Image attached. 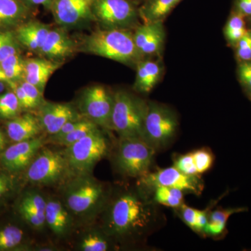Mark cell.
<instances>
[{
	"label": "cell",
	"instance_id": "1",
	"mask_svg": "<svg viewBox=\"0 0 251 251\" xmlns=\"http://www.w3.org/2000/svg\"><path fill=\"white\" fill-rule=\"evenodd\" d=\"M154 219L152 206L133 193L115 198L105 220V233L112 237H135L144 233Z\"/></svg>",
	"mask_w": 251,
	"mask_h": 251
},
{
	"label": "cell",
	"instance_id": "2",
	"mask_svg": "<svg viewBox=\"0 0 251 251\" xmlns=\"http://www.w3.org/2000/svg\"><path fill=\"white\" fill-rule=\"evenodd\" d=\"M83 51L136 67L145 59L137 49L133 32L128 29H104L94 31L84 41Z\"/></svg>",
	"mask_w": 251,
	"mask_h": 251
},
{
	"label": "cell",
	"instance_id": "3",
	"mask_svg": "<svg viewBox=\"0 0 251 251\" xmlns=\"http://www.w3.org/2000/svg\"><path fill=\"white\" fill-rule=\"evenodd\" d=\"M64 205L80 218H90L100 211L108 199L106 188L91 174L70 177L63 189Z\"/></svg>",
	"mask_w": 251,
	"mask_h": 251
},
{
	"label": "cell",
	"instance_id": "4",
	"mask_svg": "<svg viewBox=\"0 0 251 251\" xmlns=\"http://www.w3.org/2000/svg\"><path fill=\"white\" fill-rule=\"evenodd\" d=\"M148 103L146 100L126 91L114 94L112 129L123 138L144 140V122Z\"/></svg>",
	"mask_w": 251,
	"mask_h": 251
},
{
	"label": "cell",
	"instance_id": "5",
	"mask_svg": "<svg viewBox=\"0 0 251 251\" xmlns=\"http://www.w3.org/2000/svg\"><path fill=\"white\" fill-rule=\"evenodd\" d=\"M108 151V140L99 129L67 147L64 153L73 176L91 174L94 166Z\"/></svg>",
	"mask_w": 251,
	"mask_h": 251
},
{
	"label": "cell",
	"instance_id": "6",
	"mask_svg": "<svg viewBox=\"0 0 251 251\" xmlns=\"http://www.w3.org/2000/svg\"><path fill=\"white\" fill-rule=\"evenodd\" d=\"M179 122L174 111L167 105L150 101L144 122V140L153 148L169 143L176 134Z\"/></svg>",
	"mask_w": 251,
	"mask_h": 251
},
{
	"label": "cell",
	"instance_id": "7",
	"mask_svg": "<svg viewBox=\"0 0 251 251\" xmlns=\"http://www.w3.org/2000/svg\"><path fill=\"white\" fill-rule=\"evenodd\" d=\"M94 18L104 29L132 30L139 25V6L132 0H96Z\"/></svg>",
	"mask_w": 251,
	"mask_h": 251
},
{
	"label": "cell",
	"instance_id": "8",
	"mask_svg": "<svg viewBox=\"0 0 251 251\" xmlns=\"http://www.w3.org/2000/svg\"><path fill=\"white\" fill-rule=\"evenodd\" d=\"M154 148L139 138L120 137L117 151V166L130 177H142L148 174L152 163Z\"/></svg>",
	"mask_w": 251,
	"mask_h": 251
},
{
	"label": "cell",
	"instance_id": "9",
	"mask_svg": "<svg viewBox=\"0 0 251 251\" xmlns=\"http://www.w3.org/2000/svg\"><path fill=\"white\" fill-rule=\"evenodd\" d=\"M67 176L72 175L65 155L49 149L36 155L26 173L29 182L41 186L57 184Z\"/></svg>",
	"mask_w": 251,
	"mask_h": 251
},
{
	"label": "cell",
	"instance_id": "10",
	"mask_svg": "<svg viewBox=\"0 0 251 251\" xmlns=\"http://www.w3.org/2000/svg\"><path fill=\"white\" fill-rule=\"evenodd\" d=\"M114 94L102 85H93L84 90L79 108L85 118L103 128L112 129Z\"/></svg>",
	"mask_w": 251,
	"mask_h": 251
},
{
	"label": "cell",
	"instance_id": "11",
	"mask_svg": "<svg viewBox=\"0 0 251 251\" xmlns=\"http://www.w3.org/2000/svg\"><path fill=\"white\" fill-rule=\"evenodd\" d=\"M140 183L145 187L154 189L158 186L177 188L184 192L200 194L202 184L198 175H187L175 166L163 168L140 177Z\"/></svg>",
	"mask_w": 251,
	"mask_h": 251
},
{
	"label": "cell",
	"instance_id": "12",
	"mask_svg": "<svg viewBox=\"0 0 251 251\" xmlns=\"http://www.w3.org/2000/svg\"><path fill=\"white\" fill-rule=\"evenodd\" d=\"M163 22L143 23L133 31L135 46L144 58L161 57L166 36Z\"/></svg>",
	"mask_w": 251,
	"mask_h": 251
},
{
	"label": "cell",
	"instance_id": "13",
	"mask_svg": "<svg viewBox=\"0 0 251 251\" xmlns=\"http://www.w3.org/2000/svg\"><path fill=\"white\" fill-rule=\"evenodd\" d=\"M96 0H52L51 11L59 25L73 27L94 18Z\"/></svg>",
	"mask_w": 251,
	"mask_h": 251
},
{
	"label": "cell",
	"instance_id": "14",
	"mask_svg": "<svg viewBox=\"0 0 251 251\" xmlns=\"http://www.w3.org/2000/svg\"><path fill=\"white\" fill-rule=\"evenodd\" d=\"M44 138L18 142L1 153V163L5 169L16 173L25 169L44 146Z\"/></svg>",
	"mask_w": 251,
	"mask_h": 251
},
{
	"label": "cell",
	"instance_id": "15",
	"mask_svg": "<svg viewBox=\"0 0 251 251\" xmlns=\"http://www.w3.org/2000/svg\"><path fill=\"white\" fill-rule=\"evenodd\" d=\"M39 108L41 128L50 135L58 133L67 122L83 118L70 104L44 102Z\"/></svg>",
	"mask_w": 251,
	"mask_h": 251
},
{
	"label": "cell",
	"instance_id": "16",
	"mask_svg": "<svg viewBox=\"0 0 251 251\" xmlns=\"http://www.w3.org/2000/svg\"><path fill=\"white\" fill-rule=\"evenodd\" d=\"M136 76L133 90L138 93L146 94L152 91L163 76L164 67L161 57L142 59L137 64Z\"/></svg>",
	"mask_w": 251,
	"mask_h": 251
},
{
	"label": "cell",
	"instance_id": "17",
	"mask_svg": "<svg viewBox=\"0 0 251 251\" xmlns=\"http://www.w3.org/2000/svg\"><path fill=\"white\" fill-rule=\"evenodd\" d=\"M59 67V64L49 59L33 58L25 59L23 80L36 86L44 93L50 77Z\"/></svg>",
	"mask_w": 251,
	"mask_h": 251
},
{
	"label": "cell",
	"instance_id": "18",
	"mask_svg": "<svg viewBox=\"0 0 251 251\" xmlns=\"http://www.w3.org/2000/svg\"><path fill=\"white\" fill-rule=\"evenodd\" d=\"M46 201L40 193H27L20 202L19 211L23 219L36 229L46 225Z\"/></svg>",
	"mask_w": 251,
	"mask_h": 251
},
{
	"label": "cell",
	"instance_id": "19",
	"mask_svg": "<svg viewBox=\"0 0 251 251\" xmlns=\"http://www.w3.org/2000/svg\"><path fill=\"white\" fill-rule=\"evenodd\" d=\"M42 130L38 117L29 113L11 119L6 124L8 136L16 143L35 138Z\"/></svg>",
	"mask_w": 251,
	"mask_h": 251
},
{
	"label": "cell",
	"instance_id": "20",
	"mask_svg": "<svg viewBox=\"0 0 251 251\" xmlns=\"http://www.w3.org/2000/svg\"><path fill=\"white\" fill-rule=\"evenodd\" d=\"M74 44L69 36L60 29L50 30L45 43L39 52L50 59H61L74 52Z\"/></svg>",
	"mask_w": 251,
	"mask_h": 251
},
{
	"label": "cell",
	"instance_id": "21",
	"mask_svg": "<svg viewBox=\"0 0 251 251\" xmlns=\"http://www.w3.org/2000/svg\"><path fill=\"white\" fill-rule=\"evenodd\" d=\"M50 29L44 23L31 21L18 28L16 39L27 49L39 52Z\"/></svg>",
	"mask_w": 251,
	"mask_h": 251
},
{
	"label": "cell",
	"instance_id": "22",
	"mask_svg": "<svg viewBox=\"0 0 251 251\" xmlns=\"http://www.w3.org/2000/svg\"><path fill=\"white\" fill-rule=\"evenodd\" d=\"M46 224L56 235L67 234L71 226V218L67 207L57 199L46 201Z\"/></svg>",
	"mask_w": 251,
	"mask_h": 251
},
{
	"label": "cell",
	"instance_id": "23",
	"mask_svg": "<svg viewBox=\"0 0 251 251\" xmlns=\"http://www.w3.org/2000/svg\"><path fill=\"white\" fill-rule=\"evenodd\" d=\"M182 0H146L139 6V16L143 23L164 21Z\"/></svg>",
	"mask_w": 251,
	"mask_h": 251
},
{
	"label": "cell",
	"instance_id": "24",
	"mask_svg": "<svg viewBox=\"0 0 251 251\" xmlns=\"http://www.w3.org/2000/svg\"><path fill=\"white\" fill-rule=\"evenodd\" d=\"M247 207L227 208L216 209L208 215V221L203 232L214 237L223 236L226 232V226L231 216L247 211Z\"/></svg>",
	"mask_w": 251,
	"mask_h": 251
},
{
	"label": "cell",
	"instance_id": "25",
	"mask_svg": "<svg viewBox=\"0 0 251 251\" xmlns=\"http://www.w3.org/2000/svg\"><path fill=\"white\" fill-rule=\"evenodd\" d=\"M27 13V8L20 0H0V27L17 24Z\"/></svg>",
	"mask_w": 251,
	"mask_h": 251
},
{
	"label": "cell",
	"instance_id": "26",
	"mask_svg": "<svg viewBox=\"0 0 251 251\" xmlns=\"http://www.w3.org/2000/svg\"><path fill=\"white\" fill-rule=\"evenodd\" d=\"M247 31L245 18L232 11L224 29V36L228 46L235 48Z\"/></svg>",
	"mask_w": 251,
	"mask_h": 251
},
{
	"label": "cell",
	"instance_id": "27",
	"mask_svg": "<svg viewBox=\"0 0 251 251\" xmlns=\"http://www.w3.org/2000/svg\"><path fill=\"white\" fill-rule=\"evenodd\" d=\"M154 191L153 199L158 204L178 208L183 204L184 191L177 188L158 186L153 189Z\"/></svg>",
	"mask_w": 251,
	"mask_h": 251
},
{
	"label": "cell",
	"instance_id": "28",
	"mask_svg": "<svg viewBox=\"0 0 251 251\" xmlns=\"http://www.w3.org/2000/svg\"><path fill=\"white\" fill-rule=\"evenodd\" d=\"M99 126L96 125L94 122L91 121L88 119L85 118L82 123L77 128L73 130L72 132L64 135L59 139L54 140V143L59 144L62 146L67 147L75 142L78 141L83 138L84 137L94 133L99 130Z\"/></svg>",
	"mask_w": 251,
	"mask_h": 251
},
{
	"label": "cell",
	"instance_id": "29",
	"mask_svg": "<svg viewBox=\"0 0 251 251\" xmlns=\"http://www.w3.org/2000/svg\"><path fill=\"white\" fill-rule=\"evenodd\" d=\"M0 65L10 80L18 83L23 80L24 59L16 53L9 56L0 62Z\"/></svg>",
	"mask_w": 251,
	"mask_h": 251
},
{
	"label": "cell",
	"instance_id": "30",
	"mask_svg": "<svg viewBox=\"0 0 251 251\" xmlns=\"http://www.w3.org/2000/svg\"><path fill=\"white\" fill-rule=\"evenodd\" d=\"M24 237L22 229L15 226L0 229V251L11 250L19 246Z\"/></svg>",
	"mask_w": 251,
	"mask_h": 251
},
{
	"label": "cell",
	"instance_id": "31",
	"mask_svg": "<svg viewBox=\"0 0 251 251\" xmlns=\"http://www.w3.org/2000/svg\"><path fill=\"white\" fill-rule=\"evenodd\" d=\"M79 247L84 251H106L110 248V244L103 234L93 231L82 238Z\"/></svg>",
	"mask_w": 251,
	"mask_h": 251
},
{
	"label": "cell",
	"instance_id": "32",
	"mask_svg": "<svg viewBox=\"0 0 251 251\" xmlns=\"http://www.w3.org/2000/svg\"><path fill=\"white\" fill-rule=\"evenodd\" d=\"M21 109L14 92H6L0 97V117L1 118L14 119L18 116Z\"/></svg>",
	"mask_w": 251,
	"mask_h": 251
},
{
	"label": "cell",
	"instance_id": "33",
	"mask_svg": "<svg viewBox=\"0 0 251 251\" xmlns=\"http://www.w3.org/2000/svg\"><path fill=\"white\" fill-rule=\"evenodd\" d=\"M17 39L11 31H0V62L12 54L18 53Z\"/></svg>",
	"mask_w": 251,
	"mask_h": 251
},
{
	"label": "cell",
	"instance_id": "34",
	"mask_svg": "<svg viewBox=\"0 0 251 251\" xmlns=\"http://www.w3.org/2000/svg\"><path fill=\"white\" fill-rule=\"evenodd\" d=\"M198 174H202L210 169L214 161L213 154L206 149H201L192 152Z\"/></svg>",
	"mask_w": 251,
	"mask_h": 251
},
{
	"label": "cell",
	"instance_id": "35",
	"mask_svg": "<svg viewBox=\"0 0 251 251\" xmlns=\"http://www.w3.org/2000/svg\"><path fill=\"white\" fill-rule=\"evenodd\" d=\"M238 80L248 97L251 96V59L238 62Z\"/></svg>",
	"mask_w": 251,
	"mask_h": 251
},
{
	"label": "cell",
	"instance_id": "36",
	"mask_svg": "<svg viewBox=\"0 0 251 251\" xmlns=\"http://www.w3.org/2000/svg\"><path fill=\"white\" fill-rule=\"evenodd\" d=\"M234 49L238 62L251 59V29H247Z\"/></svg>",
	"mask_w": 251,
	"mask_h": 251
},
{
	"label": "cell",
	"instance_id": "37",
	"mask_svg": "<svg viewBox=\"0 0 251 251\" xmlns=\"http://www.w3.org/2000/svg\"><path fill=\"white\" fill-rule=\"evenodd\" d=\"M174 166L185 175H198L192 153H186L178 157L175 161Z\"/></svg>",
	"mask_w": 251,
	"mask_h": 251
},
{
	"label": "cell",
	"instance_id": "38",
	"mask_svg": "<svg viewBox=\"0 0 251 251\" xmlns=\"http://www.w3.org/2000/svg\"><path fill=\"white\" fill-rule=\"evenodd\" d=\"M25 92L27 94L28 99L30 102L31 109L39 108L43 103H44V99H43V92H41L36 86L31 85L27 82V81L23 80L20 82Z\"/></svg>",
	"mask_w": 251,
	"mask_h": 251
},
{
	"label": "cell",
	"instance_id": "39",
	"mask_svg": "<svg viewBox=\"0 0 251 251\" xmlns=\"http://www.w3.org/2000/svg\"><path fill=\"white\" fill-rule=\"evenodd\" d=\"M179 209L180 214L185 224L193 230L196 231L198 209H193L191 206L186 205L184 203L179 206Z\"/></svg>",
	"mask_w": 251,
	"mask_h": 251
},
{
	"label": "cell",
	"instance_id": "40",
	"mask_svg": "<svg viewBox=\"0 0 251 251\" xmlns=\"http://www.w3.org/2000/svg\"><path fill=\"white\" fill-rule=\"evenodd\" d=\"M232 11L245 18L251 16V0H234Z\"/></svg>",
	"mask_w": 251,
	"mask_h": 251
},
{
	"label": "cell",
	"instance_id": "41",
	"mask_svg": "<svg viewBox=\"0 0 251 251\" xmlns=\"http://www.w3.org/2000/svg\"><path fill=\"white\" fill-rule=\"evenodd\" d=\"M13 91H14V93L16 94V97H17L21 108L25 109V110H31V106L30 102H29L27 94H26L24 89L23 88L20 82L19 84L18 83L17 85H16Z\"/></svg>",
	"mask_w": 251,
	"mask_h": 251
},
{
	"label": "cell",
	"instance_id": "42",
	"mask_svg": "<svg viewBox=\"0 0 251 251\" xmlns=\"http://www.w3.org/2000/svg\"><path fill=\"white\" fill-rule=\"evenodd\" d=\"M14 182L7 175L0 173V198L4 197L13 189Z\"/></svg>",
	"mask_w": 251,
	"mask_h": 251
},
{
	"label": "cell",
	"instance_id": "43",
	"mask_svg": "<svg viewBox=\"0 0 251 251\" xmlns=\"http://www.w3.org/2000/svg\"><path fill=\"white\" fill-rule=\"evenodd\" d=\"M208 210H198L196 232H203L208 221Z\"/></svg>",
	"mask_w": 251,
	"mask_h": 251
},
{
	"label": "cell",
	"instance_id": "44",
	"mask_svg": "<svg viewBox=\"0 0 251 251\" xmlns=\"http://www.w3.org/2000/svg\"><path fill=\"white\" fill-rule=\"evenodd\" d=\"M0 81L5 82V83L9 86L10 88L12 89V90H14L15 87H16V85L18 83H18H16V82H12V81L10 80L8 78L6 74H5L4 70H3L2 68H1V65H0Z\"/></svg>",
	"mask_w": 251,
	"mask_h": 251
},
{
	"label": "cell",
	"instance_id": "45",
	"mask_svg": "<svg viewBox=\"0 0 251 251\" xmlns=\"http://www.w3.org/2000/svg\"><path fill=\"white\" fill-rule=\"evenodd\" d=\"M28 2L34 5H42L46 8L50 9L52 0H26Z\"/></svg>",
	"mask_w": 251,
	"mask_h": 251
},
{
	"label": "cell",
	"instance_id": "46",
	"mask_svg": "<svg viewBox=\"0 0 251 251\" xmlns=\"http://www.w3.org/2000/svg\"><path fill=\"white\" fill-rule=\"evenodd\" d=\"M5 146V140L4 137L1 133V130H0V154L4 151Z\"/></svg>",
	"mask_w": 251,
	"mask_h": 251
},
{
	"label": "cell",
	"instance_id": "47",
	"mask_svg": "<svg viewBox=\"0 0 251 251\" xmlns=\"http://www.w3.org/2000/svg\"><path fill=\"white\" fill-rule=\"evenodd\" d=\"M6 85L5 82H1L0 81V97H1L2 94L5 93V90H6Z\"/></svg>",
	"mask_w": 251,
	"mask_h": 251
},
{
	"label": "cell",
	"instance_id": "48",
	"mask_svg": "<svg viewBox=\"0 0 251 251\" xmlns=\"http://www.w3.org/2000/svg\"><path fill=\"white\" fill-rule=\"evenodd\" d=\"M132 1H133V2H135V4L138 5V6H140V5L143 4V3L145 2L146 0H132Z\"/></svg>",
	"mask_w": 251,
	"mask_h": 251
},
{
	"label": "cell",
	"instance_id": "49",
	"mask_svg": "<svg viewBox=\"0 0 251 251\" xmlns=\"http://www.w3.org/2000/svg\"><path fill=\"white\" fill-rule=\"evenodd\" d=\"M247 18H248V19H249V22H250L251 23V16H249V17Z\"/></svg>",
	"mask_w": 251,
	"mask_h": 251
},
{
	"label": "cell",
	"instance_id": "50",
	"mask_svg": "<svg viewBox=\"0 0 251 251\" xmlns=\"http://www.w3.org/2000/svg\"><path fill=\"white\" fill-rule=\"evenodd\" d=\"M249 99H251V97H249Z\"/></svg>",
	"mask_w": 251,
	"mask_h": 251
}]
</instances>
